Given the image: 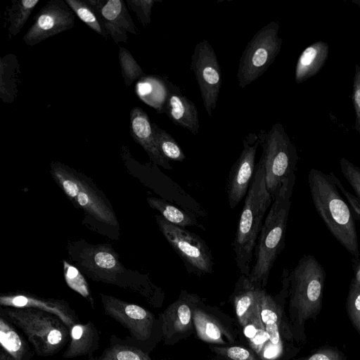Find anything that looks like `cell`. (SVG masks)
<instances>
[{"label":"cell","mask_w":360,"mask_h":360,"mask_svg":"<svg viewBox=\"0 0 360 360\" xmlns=\"http://www.w3.org/2000/svg\"><path fill=\"white\" fill-rule=\"evenodd\" d=\"M290 326L294 338L304 341L305 323L316 321L323 303L326 271L311 255L305 254L288 274Z\"/></svg>","instance_id":"cell-1"},{"label":"cell","mask_w":360,"mask_h":360,"mask_svg":"<svg viewBox=\"0 0 360 360\" xmlns=\"http://www.w3.org/2000/svg\"><path fill=\"white\" fill-rule=\"evenodd\" d=\"M308 183L314 207L335 238L350 253L352 264L359 260L354 217L330 174L311 169Z\"/></svg>","instance_id":"cell-2"},{"label":"cell","mask_w":360,"mask_h":360,"mask_svg":"<svg viewBox=\"0 0 360 360\" xmlns=\"http://www.w3.org/2000/svg\"><path fill=\"white\" fill-rule=\"evenodd\" d=\"M271 202L272 198L266 186L264 165L260 157L245 196L232 243L236 266L240 273L247 277L251 271L263 219Z\"/></svg>","instance_id":"cell-3"},{"label":"cell","mask_w":360,"mask_h":360,"mask_svg":"<svg viewBox=\"0 0 360 360\" xmlns=\"http://www.w3.org/2000/svg\"><path fill=\"white\" fill-rule=\"evenodd\" d=\"M292 189L281 188L273 198L255 248L250 281L258 287L267 283L270 271L285 248V236Z\"/></svg>","instance_id":"cell-4"},{"label":"cell","mask_w":360,"mask_h":360,"mask_svg":"<svg viewBox=\"0 0 360 360\" xmlns=\"http://www.w3.org/2000/svg\"><path fill=\"white\" fill-rule=\"evenodd\" d=\"M0 314L21 331L38 356L56 354L70 340L69 328L51 313L30 308L1 307Z\"/></svg>","instance_id":"cell-5"},{"label":"cell","mask_w":360,"mask_h":360,"mask_svg":"<svg viewBox=\"0 0 360 360\" xmlns=\"http://www.w3.org/2000/svg\"><path fill=\"white\" fill-rule=\"evenodd\" d=\"M258 136L263 148L266 186L273 200L281 188L293 189L298 155L280 122L267 131L260 130Z\"/></svg>","instance_id":"cell-6"},{"label":"cell","mask_w":360,"mask_h":360,"mask_svg":"<svg viewBox=\"0 0 360 360\" xmlns=\"http://www.w3.org/2000/svg\"><path fill=\"white\" fill-rule=\"evenodd\" d=\"M71 246L70 255L93 280L130 288L144 297L147 296L143 283L124 268L117 255L110 247L85 243L83 245L77 243Z\"/></svg>","instance_id":"cell-7"},{"label":"cell","mask_w":360,"mask_h":360,"mask_svg":"<svg viewBox=\"0 0 360 360\" xmlns=\"http://www.w3.org/2000/svg\"><path fill=\"white\" fill-rule=\"evenodd\" d=\"M51 174L75 204L101 222L117 225L111 207L89 179L59 162L51 163Z\"/></svg>","instance_id":"cell-8"},{"label":"cell","mask_w":360,"mask_h":360,"mask_svg":"<svg viewBox=\"0 0 360 360\" xmlns=\"http://www.w3.org/2000/svg\"><path fill=\"white\" fill-rule=\"evenodd\" d=\"M279 28L278 22L271 21L258 30L248 43L240 58L237 73L240 88L261 77L274 63L282 44Z\"/></svg>","instance_id":"cell-9"},{"label":"cell","mask_w":360,"mask_h":360,"mask_svg":"<svg viewBox=\"0 0 360 360\" xmlns=\"http://www.w3.org/2000/svg\"><path fill=\"white\" fill-rule=\"evenodd\" d=\"M155 218L162 235L190 273L198 276L212 273L211 251L200 236L168 222L161 215Z\"/></svg>","instance_id":"cell-10"},{"label":"cell","mask_w":360,"mask_h":360,"mask_svg":"<svg viewBox=\"0 0 360 360\" xmlns=\"http://www.w3.org/2000/svg\"><path fill=\"white\" fill-rule=\"evenodd\" d=\"M105 313L127 329L129 338L149 350L157 333V321L153 314L138 304L108 295L101 294Z\"/></svg>","instance_id":"cell-11"},{"label":"cell","mask_w":360,"mask_h":360,"mask_svg":"<svg viewBox=\"0 0 360 360\" xmlns=\"http://www.w3.org/2000/svg\"><path fill=\"white\" fill-rule=\"evenodd\" d=\"M191 69L198 82L205 109L212 117L221 86V71L217 55L207 40L198 43L191 56Z\"/></svg>","instance_id":"cell-12"},{"label":"cell","mask_w":360,"mask_h":360,"mask_svg":"<svg viewBox=\"0 0 360 360\" xmlns=\"http://www.w3.org/2000/svg\"><path fill=\"white\" fill-rule=\"evenodd\" d=\"M74 25V12L65 0H51L36 14L22 39L27 45L34 46Z\"/></svg>","instance_id":"cell-13"},{"label":"cell","mask_w":360,"mask_h":360,"mask_svg":"<svg viewBox=\"0 0 360 360\" xmlns=\"http://www.w3.org/2000/svg\"><path fill=\"white\" fill-rule=\"evenodd\" d=\"M260 145L258 134H248L243 141V150L232 165L227 182L230 208H235L246 195L255 171L257 150Z\"/></svg>","instance_id":"cell-14"},{"label":"cell","mask_w":360,"mask_h":360,"mask_svg":"<svg viewBox=\"0 0 360 360\" xmlns=\"http://www.w3.org/2000/svg\"><path fill=\"white\" fill-rule=\"evenodd\" d=\"M0 305L4 307L30 308L51 313L58 317L70 330L79 323L75 310L63 300L47 298L23 291L2 293Z\"/></svg>","instance_id":"cell-15"},{"label":"cell","mask_w":360,"mask_h":360,"mask_svg":"<svg viewBox=\"0 0 360 360\" xmlns=\"http://www.w3.org/2000/svg\"><path fill=\"white\" fill-rule=\"evenodd\" d=\"M96 12L107 35L116 43L127 42V32L137 34L136 27L122 0H87Z\"/></svg>","instance_id":"cell-16"},{"label":"cell","mask_w":360,"mask_h":360,"mask_svg":"<svg viewBox=\"0 0 360 360\" xmlns=\"http://www.w3.org/2000/svg\"><path fill=\"white\" fill-rule=\"evenodd\" d=\"M129 129L134 140L143 147L154 163L167 169H172L169 160L160 152L154 136L152 123L142 108L134 107L131 110Z\"/></svg>","instance_id":"cell-17"},{"label":"cell","mask_w":360,"mask_h":360,"mask_svg":"<svg viewBox=\"0 0 360 360\" xmlns=\"http://www.w3.org/2000/svg\"><path fill=\"white\" fill-rule=\"evenodd\" d=\"M196 301L194 295L184 294L168 307L161 315V330L169 339L177 333L187 332L192 326L191 306Z\"/></svg>","instance_id":"cell-18"},{"label":"cell","mask_w":360,"mask_h":360,"mask_svg":"<svg viewBox=\"0 0 360 360\" xmlns=\"http://www.w3.org/2000/svg\"><path fill=\"white\" fill-rule=\"evenodd\" d=\"M25 337L0 314V360H34V351Z\"/></svg>","instance_id":"cell-19"},{"label":"cell","mask_w":360,"mask_h":360,"mask_svg":"<svg viewBox=\"0 0 360 360\" xmlns=\"http://www.w3.org/2000/svg\"><path fill=\"white\" fill-rule=\"evenodd\" d=\"M169 86L165 108L167 116L175 124L196 134L200 129V122L195 105L181 94L178 87L172 84Z\"/></svg>","instance_id":"cell-20"},{"label":"cell","mask_w":360,"mask_h":360,"mask_svg":"<svg viewBox=\"0 0 360 360\" xmlns=\"http://www.w3.org/2000/svg\"><path fill=\"white\" fill-rule=\"evenodd\" d=\"M262 290V288L253 284L248 277L241 274L236 286L234 306L238 321L243 327L254 319L261 316Z\"/></svg>","instance_id":"cell-21"},{"label":"cell","mask_w":360,"mask_h":360,"mask_svg":"<svg viewBox=\"0 0 360 360\" xmlns=\"http://www.w3.org/2000/svg\"><path fill=\"white\" fill-rule=\"evenodd\" d=\"M99 341V332L91 321L84 323H78L70 330V340L62 357L74 359L88 356L90 359L98 349Z\"/></svg>","instance_id":"cell-22"},{"label":"cell","mask_w":360,"mask_h":360,"mask_svg":"<svg viewBox=\"0 0 360 360\" xmlns=\"http://www.w3.org/2000/svg\"><path fill=\"white\" fill-rule=\"evenodd\" d=\"M328 56V44L316 41L300 54L295 68V82L299 84L316 75L323 67Z\"/></svg>","instance_id":"cell-23"},{"label":"cell","mask_w":360,"mask_h":360,"mask_svg":"<svg viewBox=\"0 0 360 360\" xmlns=\"http://www.w3.org/2000/svg\"><path fill=\"white\" fill-rule=\"evenodd\" d=\"M89 360H152L148 350L132 340L129 336L121 338L112 335L109 344L98 356Z\"/></svg>","instance_id":"cell-24"},{"label":"cell","mask_w":360,"mask_h":360,"mask_svg":"<svg viewBox=\"0 0 360 360\" xmlns=\"http://www.w3.org/2000/svg\"><path fill=\"white\" fill-rule=\"evenodd\" d=\"M282 309L276 300L263 289L260 297V315L270 342L278 345L281 342Z\"/></svg>","instance_id":"cell-25"},{"label":"cell","mask_w":360,"mask_h":360,"mask_svg":"<svg viewBox=\"0 0 360 360\" xmlns=\"http://www.w3.org/2000/svg\"><path fill=\"white\" fill-rule=\"evenodd\" d=\"M193 323L200 338L210 343H224V338L232 340L227 330L214 317L200 309H193Z\"/></svg>","instance_id":"cell-26"},{"label":"cell","mask_w":360,"mask_h":360,"mask_svg":"<svg viewBox=\"0 0 360 360\" xmlns=\"http://www.w3.org/2000/svg\"><path fill=\"white\" fill-rule=\"evenodd\" d=\"M136 93L146 103L162 112L166 104L168 92L161 81L155 77H143L136 85Z\"/></svg>","instance_id":"cell-27"},{"label":"cell","mask_w":360,"mask_h":360,"mask_svg":"<svg viewBox=\"0 0 360 360\" xmlns=\"http://www.w3.org/2000/svg\"><path fill=\"white\" fill-rule=\"evenodd\" d=\"M147 202L151 207L160 212L166 221L175 226L182 228L199 226L195 217L163 199L149 197L147 198Z\"/></svg>","instance_id":"cell-28"},{"label":"cell","mask_w":360,"mask_h":360,"mask_svg":"<svg viewBox=\"0 0 360 360\" xmlns=\"http://www.w3.org/2000/svg\"><path fill=\"white\" fill-rule=\"evenodd\" d=\"M39 0L12 1L8 12L9 37L18 34L29 18Z\"/></svg>","instance_id":"cell-29"},{"label":"cell","mask_w":360,"mask_h":360,"mask_svg":"<svg viewBox=\"0 0 360 360\" xmlns=\"http://www.w3.org/2000/svg\"><path fill=\"white\" fill-rule=\"evenodd\" d=\"M152 128L158 148L167 160L182 162L185 160L184 151L169 134L155 123H152Z\"/></svg>","instance_id":"cell-30"},{"label":"cell","mask_w":360,"mask_h":360,"mask_svg":"<svg viewBox=\"0 0 360 360\" xmlns=\"http://www.w3.org/2000/svg\"><path fill=\"white\" fill-rule=\"evenodd\" d=\"M65 1L76 15L89 28L105 39L108 38L96 12L88 3L87 0H65Z\"/></svg>","instance_id":"cell-31"},{"label":"cell","mask_w":360,"mask_h":360,"mask_svg":"<svg viewBox=\"0 0 360 360\" xmlns=\"http://www.w3.org/2000/svg\"><path fill=\"white\" fill-rule=\"evenodd\" d=\"M63 271L65 279L68 285L86 299L91 304V307L94 309V300L89 285L79 271L65 261L63 262Z\"/></svg>","instance_id":"cell-32"},{"label":"cell","mask_w":360,"mask_h":360,"mask_svg":"<svg viewBox=\"0 0 360 360\" xmlns=\"http://www.w3.org/2000/svg\"><path fill=\"white\" fill-rule=\"evenodd\" d=\"M119 60L126 86H130L135 80L146 77L131 53L124 47H119Z\"/></svg>","instance_id":"cell-33"},{"label":"cell","mask_w":360,"mask_h":360,"mask_svg":"<svg viewBox=\"0 0 360 360\" xmlns=\"http://www.w3.org/2000/svg\"><path fill=\"white\" fill-rule=\"evenodd\" d=\"M346 310L352 326L360 335V285L354 279L349 288Z\"/></svg>","instance_id":"cell-34"},{"label":"cell","mask_w":360,"mask_h":360,"mask_svg":"<svg viewBox=\"0 0 360 360\" xmlns=\"http://www.w3.org/2000/svg\"><path fill=\"white\" fill-rule=\"evenodd\" d=\"M243 333L250 340L255 349H260L264 343L269 340V335L265 330L261 316L254 319L246 324L243 327Z\"/></svg>","instance_id":"cell-35"},{"label":"cell","mask_w":360,"mask_h":360,"mask_svg":"<svg viewBox=\"0 0 360 360\" xmlns=\"http://www.w3.org/2000/svg\"><path fill=\"white\" fill-rule=\"evenodd\" d=\"M342 174L360 199V168L345 158L340 160Z\"/></svg>","instance_id":"cell-36"},{"label":"cell","mask_w":360,"mask_h":360,"mask_svg":"<svg viewBox=\"0 0 360 360\" xmlns=\"http://www.w3.org/2000/svg\"><path fill=\"white\" fill-rule=\"evenodd\" d=\"M131 9L136 14L143 27H146L151 20L152 7L155 3L153 0H127Z\"/></svg>","instance_id":"cell-37"},{"label":"cell","mask_w":360,"mask_h":360,"mask_svg":"<svg viewBox=\"0 0 360 360\" xmlns=\"http://www.w3.org/2000/svg\"><path fill=\"white\" fill-rule=\"evenodd\" d=\"M296 360H347V358L338 348L324 345L310 355Z\"/></svg>","instance_id":"cell-38"},{"label":"cell","mask_w":360,"mask_h":360,"mask_svg":"<svg viewBox=\"0 0 360 360\" xmlns=\"http://www.w3.org/2000/svg\"><path fill=\"white\" fill-rule=\"evenodd\" d=\"M352 98L356 115L355 129L360 136V66L357 64L355 65Z\"/></svg>","instance_id":"cell-39"},{"label":"cell","mask_w":360,"mask_h":360,"mask_svg":"<svg viewBox=\"0 0 360 360\" xmlns=\"http://www.w3.org/2000/svg\"><path fill=\"white\" fill-rule=\"evenodd\" d=\"M215 349L219 354L231 360H257L248 349L241 347L233 346Z\"/></svg>","instance_id":"cell-40"},{"label":"cell","mask_w":360,"mask_h":360,"mask_svg":"<svg viewBox=\"0 0 360 360\" xmlns=\"http://www.w3.org/2000/svg\"><path fill=\"white\" fill-rule=\"evenodd\" d=\"M329 174L334 180L338 188L342 191V194L346 198L354 219L360 221V199L356 195H354L347 191L333 172H331Z\"/></svg>","instance_id":"cell-41"},{"label":"cell","mask_w":360,"mask_h":360,"mask_svg":"<svg viewBox=\"0 0 360 360\" xmlns=\"http://www.w3.org/2000/svg\"><path fill=\"white\" fill-rule=\"evenodd\" d=\"M352 266L354 272L353 279L360 285V259L357 262L352 264Z\"/></svg>","instance_id":"cell-42"},{"label":"cell","mask_w":360,"mask_h":360,"mask_svg":"<svg viewBox=\"0 0 360 360\" xmlns=\"http://www.w3.org/2000/svg\"><path fill=\"white\" fill-rule=\"evenodd\" d=\"M353 2L358 4L360 6V0L359 1H353Z\"/></svg>","instance_id":"cell-43"}]
</instances>
